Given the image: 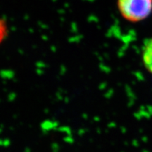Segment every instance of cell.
<instances>
[{
	"label": "cell",
	"mask_w": 152,
	"mask_h": 152,
	"mask_svg": "<svg viewBox=\"0 0 152 152\" xmlns=\"http://www.w3.org/2000/svg\"><path fill=\"white\" fill-rule=\"evenodd\" d=\"M119 13L131 23L142 21L152 13V0H117Z\"/></svg>",
	"instance_id": "cell-1"
},
{
	"label": "cell",
	"mask_w": 152,
	"mask_h": 152,
	"mask_svg": "<svg viewBox=\"0 0 152 152\" xmlns=\"http://www.w3.org/2000/svg\"><path fill=\"white\" fill-rule=\"evenodd\" d=\"M5 30V22L2 19H0V42L1 41V39H2L4 37Z\"/></svg>",
	"instance_id": "cell-3"
},
{
	"label": "cell",
	"mask_w": 152,
	"mask_h": 152,
	"mask_svg": "<svg viewBox=\"0 0 152 152\" xmlns=\"http://www.w3.org/2000/svg\"><path fill=\"white\" fill-rule=\"evenodd\" d=\"M142 60L147 71L152 73V38L144 43L142 51Z\"/></svg>",
	"instance_id": "cell-2"
}]
</instances>
